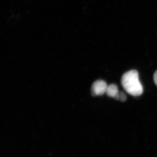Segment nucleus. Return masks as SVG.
<instances>
[{"label":"nucleus","instance_id":"obj_1","mask_svg":"<svg viewBox=\"0 0 157 157\" xmlns=\"http://www.w3.org/2000/svg\"><path fill=\"white\" fill-rule=\"evenodd\" d=\"M121 82L125 90L131 95L137 97L143 94V86L139 81L137 70H130L125 73L122 76Z\"/></svg>","mask_w":157,"mask_h":157},{"label":"nucleus","instance_id":"obj_2","mask_svg":"<svg viewBox=\"0 0 157 157\" xmlns=\"http://www.w3.org/2000/svg\"><path fill=\"white\" fill-rule=\"evenodd\" d=\"M107 87V83L104 80H97L92 85L91 89L92 95L94 97L103 95L106 93Z\"/></svg>","mask_w":157,"mask_h":157},{"label":"nucleus","instance_id":"obj_3","mask_svg":"<svg viewBox=\"0 0 157 157\" xmlns=\"http://www.w3.org/2000/svg\"><path fill=\"white\" fill-rule=\"evenodd\" d=\"M120 93L119 91L117 86L112 84L107 86L106 93L108 97L114 98L117 101H120Z\"/></svg>","mask_w":157,"mask_h":157},{"label":"nucleus","instance_id":"obj_4","mask_svg":"<svg viewBox=\"0 0 157 157\" xmlns=\"http://www.w3.org/2000/svg\"><path fill=\"white\" fill-rule=\"evenodd\" d=\"M127 97L125 94L123 92L121 91L120 93V101L124 102L126 101Z\"/></svg>","mask_w":157,"mask_h":157},{"label":"nucleus","instance_id":"obj_5","mask_svg":"<svg viewBox=\"0 0 157 157\" xmlns=\"http://www.w3.org/2000/svg\"><path fill=\"white\" fill-rule=\"evenodd\" d=\"M153 78L155 84L157 86V70L154 73Z\"/></svg>","mask_w":157,"mask_h":157}]
</instances>
